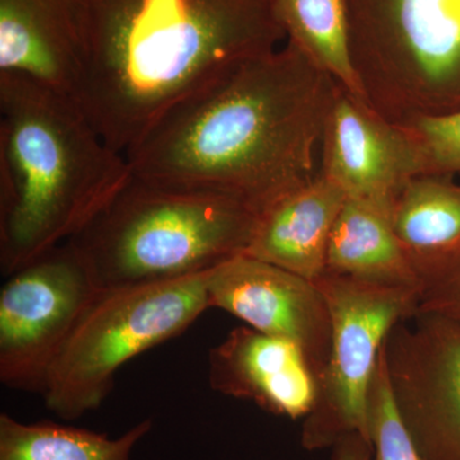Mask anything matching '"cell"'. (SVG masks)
Returning <instances> with one entry per match:
<instances>
[{"label":"cell","mask_w":460,"mask_h":460,"mask_svg":"<svg viewBox=\"0 0 460 460\" xmlns=\"http://www.w3.org/2000/svg\"><path fill=\"white\" fill-rule=\"evenodd\" d=\"M416 314H434L460 323V244L423 277Z\"/></svg>","instance_id":"obj_21"},{"label":"cell","mask_w":460,"mask_h":460,"mask_svg":"<svg viewBox=\"0 0 460 460\" xmlns=\"http://www.w3.org/2000/svg\"><path fill=\"white\" fill-rule=\"evenodd\" d=\"M72 242L51 248L5 277L0 290V381L40 393L54 359L99 292Z\"/></svg>","instance_id":"obj_8"},{"label":"cell","mask_w":460,"mask_h":460,"mask_svg":"<svg viewBox=\"0 0 460 460\" xmlns=\"http://www.w3.org/2000/svg\"><path fill=\"white\" fill-rule=\"evenodd\" d=\"M399 416L423 460H460V323L416 314L384 347Z\"/></svg>","instance_id":"obj_9"},{"label":"cell","mask_w":460,"mask_h":460,"mask_svg":"<svg viewBox=\"0 0 460 460\" xmlns=\"http://www.w3.org/2000/svg\"><path fill=\"white\" fill-rule=\"evenodd\" d=\"M151 419L119 438L51 420L21 422L0 414V460H132L133 450L150 434Z\"/></svg>","instance_id":"obj_17"},{"label":"cell","mask_w":460,"mask_h":460,"mask_svg":"<svg viewBox=\"0 0 460 460\" xmlns=\"http://www.w3.org/2000/svg\"><path fill=\"white\" fill-rule=\"evenodd\" d=\"M75 100L127 156L190 99L287 40L272 0H74Z\"/></svg>","instance_id":"obj_2"},{"label":"cell","mask_w":460,"mask_h":460,"mask_svg":"<svg viewBox=\"0 0 460 460\" xmlns=\"http://www.w3.org/2000/svg\"><path fill=\"white\" fill-rule=\"evenodd\" d=\"M363 98L389 122L460 111V0H345Z\"/></svg>","instance_id":"obj_5"},{"label":"cell","mask_w":460,"mask_h":460,"mask_svg":"<svg viewBox=\"0 0 460 460\" xmlns=\"http://www.w3.org/2000/svg\"><path fill=\"white\" fill-rule=\"evenodd\" d=\"M321 175L362 199L392 210L405 184L428 172L416 136L389 122L338 84L321 145Z\"/></svg>","instance_id":"obj_11"},{"label":"cell","mask_w":460,"mask_h":460,"mask_svg":"<svg viewBox=\"0 0 460 460\" xmlns=\"http://www.w3.org/2000/svg\"><path fill=\"white\" fill-rule=\"evenodd\" d=\"M334 460H372L371 441L361 435H348L332 447Z\"/></svg>","instance_id":"obj_22"},{"label":"cell","mask_w":460,"mask_h":460,"mask_svg":"<svg viewBox=\"0 0 460 460\" xmlns=\"http://www.w3.org/2000/svg\"><path fill=\"white\" fill-rule=\"evenodd\" d=\"M0 74L75 99L81 57L74 0H0Z\"/></svg>","instance_id":"obj_13"},{"label":"cell","mask_w":460,"mask_h":460,"mask_svg":"<svg viewBox=\"0 0 460 460\" xmlns=\"http://www.w3.org/2000/svg\"><path fill=\"white\" fill-rule=\"evenodd\" d=\"M208 307L298 345L319 383L328 361L332 321L314 281L243 253L208 271Z\"/></svg>","instance_id":"obj_10"},{"label":"cell","mask_w":460,"mask_h":460,"mask_svg":"<svg viewBox=\"0 0 460 460\" xmlns=\"http://www.w3.org/2000/svg\"><path fill=\"white\" fill-rule=\"evenodd\" d=\"M272 4L286 31V41L348 93L365 100L349 53L345 0H272Z\"/></svg>","instance_id":"obj_18"},{"label":"cell","mask_w":460,"mask_h":460,"mask_svg":"<svg viewBox=\"0 0 460 460\" xmlns=\"http://www.w3.org/2000/svg\"><path fill=\"white\" fill-rule=\"evenodd\" d=\"M347 195L319 174L259 213L246 255L314 281L326 271L332 230Z\"/></svg>","instance_id":"obj_14"},{"label":"cell","mask_w":460,"mask_h":460,"mask_svg":"<svg viewBox=\"0 0 460 460\" xmlns=\"http://www.w3.org/2000/svg\"><path fill=\"white\" fill-rule=\"evenodd\" d=\"M259 211L244 202L132 175L72 243L100 288L181 279L246 253Z\"/></svg>","instance_id":"obj_4"},{"label":"cell","mask_w":460,"mask_h":460,"mask_svg":"<svg viewBox=\"0 0 460 460\" xmlns=\"http://www.w3.org/2000/svg\"><path fill=\"white\" fill-rule=\"evenodd\" d=\"M132 175L74 98L0 74L3 277L80 234Z\"/></svg>","instance_id":"obj_3"},{"label":"cell","mask_w":460,"mask_h":460,"mask_svg":"<svg viewBox=\"0 0 460 460\" xmlns=\"http://www.w3.org/2000/svg\"><path fill=\"white\" fill-rule=\"evenodd\" d=\"M208 308V271L100 288L51 365L41 394L48 410L66 420L98 410L127 362L178 337Z\"/></svg>","instance_id":"obj_6"},{"label":"cell","mask_w":460,"mask_h":460,"mask_svg":"<svg viewBox=\"0 0 460 460\" xmlns=\"http://www.w3.org/2000/svg\"><path fill=\"white\" fill-rule=\"evenodd\" d=\"M419 140L428 172L460 175V111L420 118L405 127Z\"/></svg>","instance_id":"obj_20"},{"label":"cell","mask_w":460,"mask_h":460,"mask_svg":"<svg viewBox=\"0 0 460 460\" xmlns=\"http://www.w3.org/2000/svg\"><path fill=\"white\" fill-rule=\"evenodd\" d=\"M368 434L374 452L372 460H423L396 410L384 349L371 386Z\"/></svg>","instance_id":"obj_19"},{"label":"cell","mask_w":460,"mask_h":460,"mask_svg":"<svg viewBox=\"0 0 460 460\" xmlns=\"http://www.w3.org/2000/svg\"><path fill=\"white\" fill-rule=\"evenodd\" d=\"M458 175L422 172L395 199L390 220L414 270L423 277L460 244Z\"/></svg>","instance_id":"obj_16"},{"label":"cell","mask_w":460,"mask_h":460,"mask_svg":"<svg viewBox=\"0 0 460 460\" xmlns=\"http://www.w3.org/2000/svg\"><path fill=\"white\" fill-rule=\"evenodd\" d=\"M208 383L290 420L305 419L319 393L316 375L298 345L243 325L208 352Z\"/></svg>","instance_id":"obj_12"},{"label":"cell","mask_w":460,"mask_h":460,"mask_svg":"<svg viewBox=\"0 0 460 460\" xmlns=\"http://www.w3.org/2000/svg\"><path fill=\"white\" fill-rule=\"evenodd\" d=\"M328 304L332 341L313 411L304 419L305 450L328 449L348 435L368 434V402L390 332L416 314L420 292L325 272L314 280ZM371 441V440H370Z\"/></svg>","instance_id":"obj_7"},{"label":"cell","mask_w":460,"mask_h":460,"mask_svg":"<svg viewBox=\"0 0 460 460\" xmlns=\"http://www.w3.org/2000/svg\"><path fill=\"white\" fill-rule=\"evenodd\" d=\"M338 84L286 41L174 109L127 160L142 181L228 196L260 213L319 174Z\"/></svg>","instance_id":"obj_1"},{"label":"cell","mask_w":460,"mask_h":460,"mask_svg":"<svg viewBox=\"0 0 460 460\" xmlns=\"http://www.w3.org/2000/svg\"><path fill=\"white\" fill-rule=\"evenodd\" d=\"M377 286L420 292L422 283L396 238L390 211L345 199L330 235L326 271Z\"/></svg>","instance_id":"obj_15"}]
</instances>
